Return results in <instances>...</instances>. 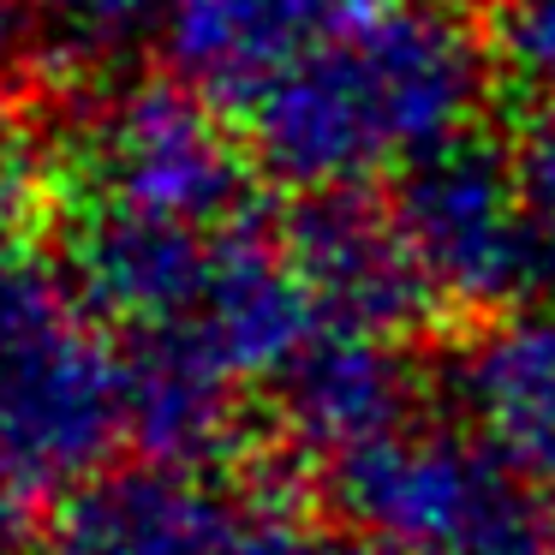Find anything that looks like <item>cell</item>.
Returning a JSON list of instances; mask_svg holds the SVG:
<instances>
[{"label":"cell","mask_w":555,"mask_h":555,"mask_svg":"<svg viewBox=\"0 0 555 555\" xmlns=\"http://www.w3.org/2000/svg\"><path fill=\"white\" fill-rule=\"evenodd\" d=\"M490 78V42L454 7L347 0L328 37L240 114V138L293 197L371 192L478 132Z\"/></svg>","instance_id":"cell-1"},{"label":"cell","mask_w":555,"mask_h":555,"mask_svg":"<svg viewBox=\"0 0 555 555\" xmlns=\"http://www.w3.org/2000/svg\"><path fill=\"white\" fill-rule=\"evenodd\" d=\"M454 424L555 502V305L466 323L442 364Z\"/></svg>","instance_id":"cell-8"},{"label":"cell","mask_w":555,"mask_h":555,"mask_svg":"<svg viewBox=\"0 0 555 555\" xmlns=\"http://www.w3.org/2000/svg\"><path fill=\"white\" fill-rule=\"evenodd\" d=\"M54 204V180L42 168V156L13 138L0 144V245H30V228L49 216Z\"/></svg>","instance_id":"cell-16"},{"label":"cell","mask_w":555,"mask_h":555,"mask_svg":"<svg viewBox=\"0 0 555 555\" xmlns=\"http://www.w3.org/2000/svg\"><path fill=\"white\" fill-rule=\"evenodd\" d=\"M30 7H37L42 54L73 66H102L156 25H168L180 0H30Z\"/></svg>","instance_id":"cell-14"},{"label":"cell","mask_w":555,"mask_h":555,"mask_svg":"<svg viewBox=\"0 0 555 555\" xmlns=\"http://www.w3.org/2000/svg\"><path fill=\"white\" fill-rule=\"evenodd\" d=\"M424 418V371L400 340L323 328L275 383L281 442L299 460L340 466Z\"/></svg>","instance_id":"cell-7"},{"label":"cell","mask_w":555,"mask_h":555,"mask_svg":"<svg viewBox=\"0 0 555 555\" xmlns=\"http://www.w3.org/2000/svg\"><path fill=\"white\" fill-rule=\"evenodd\" d=\"M352 531L400 555H555V502L490 454L466 424H430L323 472Z\"/></svg>","instance_id":"cell-3"},{"label":"cell","mask_w":555,"mask_h":555,"mask_svg":"<svg viewBox=\"0 0 555 555\" xmlns=\"http://www.w3.org/2000/svg\"><path fill=\"white\" fill-rule=\"evenodd\" d=\"M430 7H454V0H430Z\"/></svg>","instance_id":"cell-21"},{"label":"cell","mask_w":555,"mask_h":555,"mask_svg":"<svg viewBox=\"0 0 555 555\" xmlns=\"http://www.w3.org/2000/svg\"><path fill=\"white\" fill-rule=\"evenodd\" d=\"M240 526L245 490L138 460L66 495L49 526V555H233Z\"/></svg>","instance_id":"cell-10"},{"label":"cell","mask_w":555,"mask_h":555,"mask_svg":"<svg viewBox=\"0 0 555 555\" xmlns=\"http://www.w3.org/2000/svg\"><path fill=\"white\" fill-rule=\"evenodd\" d=\"M293 269L305 293L323 311V328H359L383 340H412L424 323L442 317L406 233L395 221V204L371 192H328L299 197L281 221Z\"/></svg>","instance_id":"cell-6"},{"label":"cell","mask_w":555,"mask_h":555,"mask_svg":"<svg viewBox=\"0 0 555 555\" xmlns=\"http://www.w3.org/2000/svg\"><path fill=\"white\" fill-rule=\"evenodd\" d=\"M0 555H49V531L37 526V507L13 483H0Z\"/></svg>","instance_id":"cell-18"},{"label":"cell","mask_w":555,"mask_h":555,"mask_svg":"<svg viewBox=\"0 0 555 555\" xmlns=\"http://www.w3.org/2000/svg\"><path fill=\"white\" fill-rule=\"evenodd\" d=\"M490 54L495 73L526 102H538V114H555V0H507Z\"/></svg>","instance_id":"cell-15"},{"label":"cell","mask_w":555,"mask_h":555,"mask_svg":"<svg viewBox=\"0 0 555 555\" xmlns=\"http://www.w3.org/2000/svg\"><path fill=\"white\" fill-rule=\"evenodd\" d=\"M30 42H42L37 37V7H30V0H0V78H7V66H13Z\"/></svg>","instance_id":"cell-19"},{"label":"cell","mask_w":555,"mask_h":555,"mask_svg":"<svg viewBox=\"0 0 555 555\" xmlns=\"http://www.w3.org/2000/svg\"><path fill=\"white\" fill-rule=\"evenodd\" d=\"M388 204L442 311L490 323L555 305V245L519 197L507 144L460 138L400 173Z\"/></svg>","instance_id":"cell-4"},{"label":"cell","mask_w":555,"mask_h":555,"mask_svg":"<svg viewBox=\"0 0 555 555\" xmlns=\"http://www.w3.org/2000/svg\"><path fill=\"white\" fill-rule=\"evenodd\" d=\"M347 0H180L162 25L168 78L221 114H245L328 37Z\"/></svg>","instance_id":"cell-12"},{"label":"cell","mask_w":555,"mask_h":555,"mask_svg":"<svg viewBox=\"0 0 555 555\" xmlns=\"http://www.w3.org/2000/svg\"><path fill=\"white\" fill-rule=\"evenodd\" d=\"M78 204L126 209L180 228H240L257 216V168L228 114L180 78H138L114 90L78 138Z\"/></svg>","instance_id":"cell-5"},{"label":"cell","mask_w":555,"mask_h":555,"mask_svg":"<svg viewBox=\"0 0 555 555\" xmlns=\"http://www.w3.org/2000/svg\"><path fill=\"white\" fill-rule=\"evenodd\" d=\"M221 233L228 228H180L78 204L66 233V275L108 328H126L132 340L180 335L209 293Z\"/></svg>","instance_id":"cell-9"},{"label":"cell","mask_w":555,"mask_h":555,"mask_svg":"<svg viewBox=\"0 0 555 555\" xmlns=\"http://www.w3.org/2000/svg\"><path fill=\"white\" fill-rule=\"evenodd\" d=\"M317 335H323V311L305 293L281 233H263L257 216L221 233L209 293L197 305V317L180 328V340L209 352L245 388V383H281Z\"/></svg>","instance_id":"cell-11"},{"label":"cell","mask_w":555,"mask_h":555,"mask_svg":"<svg viewBox=\"0 0 555 555\" xmlns=\"http://www.w3.org/2000/svg\"><path fill=\"white\" fill-rule=\"evenodd\" d=\"M18 138V108H13V85L0 78V144H13Z\"/></svg>","instance_id":"cell-20"},{"label":"cell","mask_w":555,"mask_h":555,"mask_svg":"<svg viewBox=\"0 0 555 555\" xmlns=\"http://www.w3.org/2000/svg\"><path fill=\"white\" fill-rule=\"evenodd\" d=\"M507 156H514V180H519V197H526L531 221L555 245V114H531L514 132Z\"/></svg>","instance_id":"cell-17"},{"label":"cell","mask_w":555,"mask_h":555,"mask_svg":"<svg viewBox=\"0 0 555 555\" xmlns=\"http://www.w3.org/2000/svg\"><path fill=\"white\" fill-rule=\"evenodd\" d=\"M126 442V347L66 263L0 245V483L78 495Z\"/></svg>","instance_id":"cell-2"},{"label":"cell","mask_w":555,"mask_h":555,"mask_svg":"<svg viewBox=\"0 0 555 555\" xmlns=\"http://www.w3.org/2000/svg\"><path fill=\"white\" fill-rule=\"evenodd\" d=\"M245 388L180 335L126 340V442L150 466L204 472L245 454Z\"/></svg>","instance_id":"cell-13"}]
</instances>
